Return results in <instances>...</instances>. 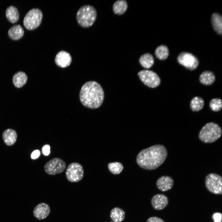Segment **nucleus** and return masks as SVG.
I'll list each match as a JSON object with an SVG mask.
<instances>
[{
  "label": "nucleus",
  "instance_id": "nucleus-2",
  "mask_svg": "<svg viewBox=\"0 0 222 222\" xmlns=\"http://www.w3.org/2000/svg\"><path fill=\"white\" fill-rule=\"evenodd\" d=\"M79 97L81 103L84 106L91 109H96L102 104L104 93L99 84L95 81H89L82 86Z\"/></svg>",
  "mask_w": 222,
  "mask_h": 222
},
{
  "label": "nucleus",
  "instance_id": "nucleus-15",
  "mask_svg": "<svg viewBox=\"0 0 222 222\" xmlns=\"http://www.w3.org/2000/svg\"><path fill=\"white\" fill-rule=\"evenodd\" d=\"M2 137L4 143L7 146L13 145L16 142L17 134L16 131L11 129H7L3 132Z\"/></svg>",
  "mask_w": 222,
  "mask_h": 222
},
{
  "label": "nucleus",
  "instance_id": "nucleus-5",
  "mask_svg": "<svg viewBox=\"0 0 222 222\" xmlns=\"http://www.w3.org/2000/svg\"><path fill=\"white\" fill-rule=\"evenodd\" d=\"M43 14L38 8L30 10L26 15L23 20L25 27L28 30H34L38 28L42 22Z\"/></svg>",
  "mask_w": 222,
  "mask_h": 222
},
{
  "label": "nucleus",
  "instance_id": "nucleus-17",
  "mask_svg": "<svg viewBox=\"0 0 222 222\" xmlns=\"http://www.w3.org/2000/svg\"><path fill=\"white\" fill-rule=\"evenodd\" d=\"M24 31L20 25H16L12 27L9 30L8 34L9 37L14 40H18L22 37Z\"/></svg>",
  "mask_w": 222,
  "mask_h": 222
},
{
  "label": "nucleus",
  "instance_id": "nucleus-27",
  "mask_svg": "<svg viewBox=\"0 0 222 222\" xmlns=\"http://www.w3.org/2000/svg\"><path fill=\"white\" fill-rule=\"evenodd\" d=\"M209 106L211 109L215 112L220 111L222 107V102L221 99L214 98L210 102Z\"/></svg>",
  "mask_w": 222,
  "mask_h": 222
},
{
  "label": "nucleus",
  "instance_id": "nucleus-16",
  "mask_svg": "<svg viewBox=\"0 0 222 222\" xmlns=\"http://www.w3.org/2000/svg\"><path fill=\"white\" fill-rule=\"evenodd\" d=\"M27 76L26 74L22 71L15 73L12 78V81L14 86L19 88L22 87L26 83Z\"/></svg>",
  "mask_w": 222,
  "mask_h": 222
},
{
  "label": "nucleus",
  "instance_id": "nucleus-13",
  "mask_svg": "<svg viewBox=\"0 0 222 222\" xmlns=\"http://www.w3.org/2000/svg\"><path fill=\"white\" fill-rule=\"evenodd\" d=\"M50 212V208L49 205L45 203H42L35 207L33 212L35 218L41 220L47 218Z\"/></svg>",
  "mask_w": 222,
  "mask_h": 222
},
{
  "label": "nucleus",
  "instance_id": "nucleus-26",
  "mask_svg": "<svg viewBox=\"0 0 222 222\" xmlns=\"http://www.w3.org/2000/svg\"><path fill=\"white\" fill-rule=\"evenodd\" d=\"M108 166L110 171L115 175L120 174L123 169L122 164L118 162L109 163L108 164Z\"/></svg>",
  "mask_w": 222,
  "mask_h": 222
},
{
  "label": "nucleus",
  "instance_id": "nucleus-10",
  "mask_svg": "<svg viewBox=\"0 0 222 222\" xmlns=\"http://www.w3.org/2000/svg\"><path fill=\"white\" fill-rule=\"evenodd\" d=\"M177 61L180 64L190 70L195 69L198 67L199 62L197 58L192 54L182 52L177 57Z\"/></svg>",
  "mask_w": 222,
  "mask_h": 222
},
{
  "label": "nucleus",
  "instance_id": "nucleus-23",
  "mask_svg": "<svg viewBox=\"0 0 222 222\" xmlns=\"http://www.w3.org/2000/svg\"><path fill=\"white\" fill-rule=\"evenodd\" d=\"M125 216V212L120 208L116 207L111 211L110 217L114 221L121 222L124 220Z\"/></svg>",
  "mask_w": 222,
  "mask_h": 222
},
{
  "label": "nucleus",
  "instance_id": "nucleus-31",
  "mask_svg": "<svg viewBox=\"0 0 222 222\" xmlns=\"http://www.w3.org/2000/svg\"><path fill=\"white\" fill-rule=\"evenodd\" d=\"M40 152L39 150H34L31 153V158L33 159L38 158L40 155Z\"/></svg>",
  "mask_w": 222,
  "mask_h": 222
},
{
  "label": "nucleus",
  "instance_id": "nucleus-29",
  "mask_svg": "<svg viewBox=\"0 0 222 222\" xmlns=\"http://www.w3.org/2000/svg\"><path fill=\"white\" fill-rule=\"evenodd\" d=\"M50 147L49 145L46 144L44 145L42 149L43 154L45 156L48 155L50 153Z\"/></svg>",
  "mask_w": 222,
  "mask_h": 222
},
{
  "label": "nucleus",
  "instance_id": "nucleus-1",
  "mask_svg": "<svg viewBox=\"0 0 222 222\" xmlns=\"http://www.w3.org/2000/svg\"><path fill=\"white\" fill-rule=\"evenodd\" d=\"M167 154V150L163 145H155L141 150L137 155L136 161L142 168L153 170L164 162Z\"/></svg>",
  "mask_w": 222,
  "mask_h": 222
},
{
  "label": "nucleus",
  "instance_id": "nucleus-8",
  "mask_svg": "<svg viewBox=\"0 0 222 222\" xmlns=\"http://www.w3.org/2000/svg\"><path fill=\"white\" fill-rule=\"evenodd\" d=\"M138 75L142 82L150 88H156L160 83L161 80L158 76L152 71L143 70L139 72Z\"/></svg>",
  "mask_w": 222,
  "mask_h": 222
},
{
  "label": "nucleus",
  "instance_id": "nucleus-18",
  "mask_svg": "<svg viewBox=\"0 0 222 222\" xmlns=\"http://www.w3.org/2000/svg\"><path fill=\"white\" fill-rule=\"evenodd\" d=\"M211 23L214 30L218 34H222V18L220 14L214 13L211 18Z\"/></svg>",
  "mask_w": 222,
  "mask_h": 222
},
{
  "label": "nucleus",
  "instance_id": "nucleus-30",
  "mask_svg": "<svg viewBox=\"0 0 222 222\" xmlns=\"http://www.w3.org/2000/svg\"><path fill=\"white\" fill-rule=\"evenodd\" d=\"M146 222H165L163 220L158 217L153 216L148 218Z\"/></svg>",
  "mask_w": 222,
  "mask_h": 222
},
{
  "label": "nucleus",
  "instance_id": "nucleus-20",
  "mask_svg": "<svg viewBox=\"0 0 222 222\" xmlns=\"http://www.w3.org/2000/svg\"><path fill=\"white\" fill-rule=\"evenodd\" d=\"M6 16L8 20L12 23L17 22L19 18V14L17 9L13 6L7 7L6 10Z\"/></svg>",
  "mask_w": 222,
  "mask_h": 222
},
{
  "label": "nucleus",
  "instance_id": "nucleus-12",
  "mask_svg": "<svg viewBox=\"0 0 222 222\" xmlns=\"http://www.w3.org/2000/svg\"><path fill=\"white\" fill-rule=\"evenodd\" d=\"M168 199L165 195L158 194L154 195L151 199V204L153 207L156 210L164 209L168 204Z\"/></svg>",
  "mask_w": 222,
  "mask_h": 222
},
{
  "label": "nucleus",
  "instance_id": "nucleus-25",
  "mask_svg": "<svg viewBox=\"0 0 222 222\" xmlns=\"http://www.w3.org/2000/svg\"><path fill=\"white\" fill-rule=\"evenodd\" d=\"M204 105V101L201 97H195L191 101L190 106L193 111H198L201 110Z\"/></svg>",
  "mask_w": 222,
  "mask_h": 222
},
{
  "label": "nucleus",
  "instance_id": "nucleus-7",
  "mask_svg": "<svg viewBox=\"0 0 222 222\" xmlns=\"http://www.w3.org/2000/svg\"><path fill=\"white\" fill-rule=\"evenodd\" d=\"M84 175V170L82 165L78 162H72L68 166L65 172L67 179L72 182L81 180Z\"/></svg>",
  "mask_w": 222,
  "mask_h": 222
},
{
  "label": "nucleus",
  "instance_id": "nucleus-21",
  "mask_svg": "<svg viewBox=\"0 0 222 222\" xmlns=\"http://www.w3.org/2000/svg\"><path fill=\"white\" fill-rule=\"evenodd\" d=\"M215 79V76L213 72L209 71H205L200 75L199 80L202 84L209 85L214 82Z\"/></svg>",
  "mask_w": 222,
  "mask_h": 222
},
{
  "label": "nucleus",
  "instance_id": "nucleus-14",
  "mask_svg": "<svg viewBox=\"0 0 222 222\" xmlns=\"http://www.w3.org/2000/svg\"><path fill=\"white\" fill-rule=\"evenodd\" d=\"M174 181L170 176L164 175L160 177L157 181L156 185L158 189L162 191H166L173 187Z\"/></svg>",
  "mask_w": 222,
  "mask_h": 222
},
{
  "label": "nucleus",
  "instance_id": "nucleus-28",
  "mask_svg": "<svg viewBox=\"0 0 222 222\" xmlns=\"http://www.w3.org/2000/svg\"><path fill=\"white\" fill-rule=\"evenodd\" d=\"M212 219L214 222H221L222 215L220 212H216L214 213L212 216Z\"/></svg>",
  "mask_w": 222,
  "mask_h": 222
},
{
  "label": "nucleus",
  "instance_id": "nucleus-11",
  "mask_svg": "<svg viewBox=\"0 0 222 222\" xmlns=\"http://www.w3.org/2000/svg\"><path fill=\"white\" fill-rule=\"evenodd\" d=\"M72 61V57L68 52L61 51L56 55L55 62L58 66L62 68H66L70 65Z\"/></svg>",
  "mask_w": 222,
  "mask_h": 222
},
{
  "label": "nucleus",
  "instance_id": "nucleus-24",
  "mask_svg": "<svg viewBox=\"0 0 222 222\" xmlns=\"http://www.w3.org/2000/svg\"><path fill=\"white\" fill-rule=\"evenodd\" d=\"M169 54V50L165 45H161L158 46L155 51V55L156 57L161 60L166 59Z\"/></svg>",
  "mask_w": 222,
  "mask_h": 222
},
{
  "label": "nucleus",
  "instance_id": "nucleus-4",
  "mask_svg": "<svg viewBox=\"0 0 222 222\" xmlns=\"http://www.w3.org/2000/svg\"><path fill=\"white\" fill-rule=\"evenodd\" d=\"M222 133L221 127L213 122L207 123L201 129L199 134V138L205 143H212L221 136Z\"/></svg>",
  "mask_w": 222,
  "mask_h": 222
},
{
  "label": "nucleus",
  "instance_id": "nucleus-3",
  "mask_svg": "<svg viewBox=\"0 0 222 222\" xmlns=\"http://www.w3.org/2000/svg\"><path fill=\"white\" fill-rule=\"evenodd\" d=\"M97 16V12L95 8L90 5H85L81 7L78 10L76 19L81 27L88 28L93 24Z\"/></svg>",
  "mask_w": 222,
  "mask_h": 222
},
{
  "label": "nucleus",
  "instance_id": "nucleus-6",
  "mask_svg": "<svg viewBox=\"0 0 222 222\" xmlns=\"http://www.w3.org/2000/svg\"><path fill=\"white\" fill-rule=\"evenodd\" d=\"M205 186L210 192L216 195L222 194V178L215 173H211L205 179Z\"/></svg>",
  "mask_w": 222,
  "mask_h": 222
},
{
  "label": "nucleus",
  "instance_id": "nucleus-32",
  "mask_svg": "<svg viewBox=\"0 0 222 222\" xmlns=\"http://www.w3.org/2000/svg\"><path fill=\"white\" fill-rule=\"evenodd\" d=\"M117 222L113 221H111V222Z\"/></svg>",
  "mask_w": 222,
  "mask_h": 222
},
{
  "label": "nucleus",
  "instance_id": "nucleus-19",
  "mask_svg": "<svg viewBox=\"0 0 222 222\" xmlns=\"http://www.w3.org/2000/svg\"><path fill=\"white\" fill-rule=\"evenodd\" d=\"M128 7V4L125 0H118L116 1L113 5V11L115 14L122 15L126 12Z\"/></svg>",
  "mask_w": 222,
  "mask_h": 222
},
{
  "label": "nucleus",
  "instance_id": "nucleus-9",
  "mask_svg": "<svg viewBox=\"0 0 222 222\" xmlns=\"http://www.w3.org/2000/svg\"><path fill=\"white\" fill-rule=\"evenodd\" d=\"M66 167L65 162L59 158H54L45 165L44 170L48 174L54 175L62 172Z\"/></svg>",
  "mask_w": 222,
  "mask_h": 222
},
{
  "label": "nucleus",
  "instance_id": "nucleus-22",
  "mask_svg": "<svg viewBox=\"0 0 222 222\" xmlns=\"http://www.w3.org/2000/svg\"><path fill=\"white\" fill-rule=\"evenodd\" d=\"M139 62L143 68L149 69L151 68L154 63V59L152 55L146 53L142 55L139 58Z\"/></svg>",
  "mask_w": 222,
  "mask_h": 222
}]
</instances>
